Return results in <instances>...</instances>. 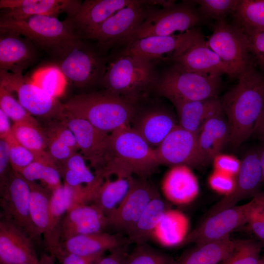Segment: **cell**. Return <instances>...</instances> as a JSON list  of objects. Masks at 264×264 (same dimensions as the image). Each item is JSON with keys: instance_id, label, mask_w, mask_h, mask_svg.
Returning <instances> with one entry per match:
<instances>
[{"instance_id": "cell-43", "label": "cell", "mask_w": 264, "mask_h": 264, "mask_svg": "<svg viewBox=\"0 0 264 264\" xmlns=\"http://www.w3.org/2000/svg\"><path fill=\"white\" fill-rule=\"evenodd\" d=\"M261 244L250 240H242L220 264H259Z\"/></svg>"}, {"instance_id": "cell-60", "label": "cell", "mask_w": 264, "mask_h": 264, "mask_svg": "<svg viewBox=\"0 0 264 264\" xmlns=\"http://www.w3.org/2000/svg\"><path fill=\"white\" fill-rule=\"evenodd\" d=\"M0 264H5V263H2V262H0Z\"/></svg>"}, {"instance_id": "cell-55", "label": "cell", "mask_w": 264, "mask_h": 264, "mask_svg": "<svg viewBox=\"0 0 264 264\" xmlns=\"http://www.w3.org/2000/svg\"><path fill=\"white\" fill-rule=\"evenodd\" d=\"M264 140V105L254 125L253 133Z\"/></svg>"}, {"instance_id": "cell-38", "label": "cell", "mask_w": 264, "mask_h": 264, "mask_svg": "<svg viewBox=\"0 0 264 264\" xmlns=\"http://www.w3.org/2000/svg\"><path fill=\"white\" fill-rule=\"evenodd\" d=\"M28 182L30 188L31 220L39 234L43 235L44 237L46 234L48 227L51 192L36 181Z\"/></svg>"}, {"instance_id": "cell-4", "label": "cell", "mask_w": 264, "mask_h": 264, "mask_svg": "<svg viewBox=\"0 0 264 264\" xmlns=\"http://www.w3.org/2000/svg\"><path fill=\"white\" fill-rule=\"evenodd\" d=\"M154 64L137 57L121 55L107 64L101 81L105 91L137 103L154 88L158 75Z\"/></svg>"}, {"instance_id": "cell-9", "label": "cell", "mask_w": 264, "mask_h": 264, "mask_svg": "<svg viewBox=\"0 0 264 264\" xmlns=\"http://www.w3.org/2000/svg\"><path fill=\"white\" fill-rule=\"evenodd\" d=\"M0 206L2 218L23 231L32 240L40 236L32 222L28 181L11 168L0 181Z\"/></svg>"}, {"instance_id": "cell-47", "label": "cell", "mask_w": 264, "mask_h": 264, "mask_svg": "<svg viewBox=\"0 0 264 264\" xmlns=\"http://www.w3.org/2000/svg\"><path fill=\"white\" fill-rule=\"evenodd\" d=\"M243 33L253 60L264 69V30Z\"/></svg>"}, {"instance_id": "cell-45", "label": "cell", "mask_w": 264, "mask_h": 264, "mask_svg": "<svg viewBox=\"0 0 264 264\" xmlns=\"http://www.w3.org/2000/svg\"><path fill=\"white\" fill-rule=\"evenodd\" d=\"M240 0H199L194 1L199 5V11L204 18L222 20L233 14Z\"/></svg>"}, {"instance_id": "cell-53", "label": "cell", "mask_w": 264, "mask_h": 264, "mask_svg": "<svg viewBox=\"0 0 264 264\" xmlns=\"http://www.w3.org/2000/svg\"><path fill=\"white\" fill-rule=\"evenodd\" d=\"M10 159L9 146L5 139L0 140V179L3 180L7 176L9 169Z\"/></svg>"}, {"instance_id": "cell-16", "label": "cell", "mask_w": 264, "mask_h": 264, "mask_svg": "<svg viewBox=\"0 0 264 264\" xmlns=\"http://www.w3.org/2000/svg\"><path fill=\"white\" fill-rule=\"evenodd\" d=\"M154 149L159 165L200 168L208 164L200 150L198 134L179 125Z\"/></svg>"}, {"instance_id": "cell-36", "label": "cell", "mask_w": 264, "mask_h": 264, "mask_svg": "<svg viewBox=\"0 0 264 264\" xmlns=\"http://www.w3.org/2000/svg\"><path fill=\"white\" fill-rule=\"evenodd\" d=\"M19 174L29 181L40 180L51 193L63 185L57 163L48 153L36 159Z\"/></svg>"}, {"instance_id": "cell-19", "label": "cell", "mask_w": 264, "mask_h": 264, "mask_svg": "<svg viewBox=\"0 0 264 264\" xmlns=\"http://www.w3.org/2000/svg\"><path fill=\"white\" fill-rule=\"evenodd\" d=\"M262 182L263 176L259 150H253L245 155L241 162L233 191L213 205L205 218L235 206L246 198L255 196L259 194L258 191Z\"/></svg>"}, {"instance_id": "cell-41", "label": "cell", "mask_w": 264, "mask_h": 264, "mask_svg": "<svg viewBox=\"0 0 264 264\" xmlns=\"http://www.w3.org/2000/svg\"><path fill=\"white\" fill-rule=\"evenodd\" d=\"M32 81L46 93L56 99L63 94L67 83L57 66L41 69L35 73Z\"/></svg>"}, {"instance_id": "cell-20", "label": "cell", "mask_w": 264, "mask_h": 264, "mask_svg": "<svg viewBox=\"0 0 264 264\" xmlns=\"http://www.w3.org/2000/svg\"><path fill=\"white\" fill-rule=\"evenodd\" d=\"M81 2L77 0H0V8L4 10L0 18L18 20L37 15L57 18L62 13L70 16Z\"/></svg>"}, {"instance_id": "cell-57", "label": "cell", "mask_w": 264, "mask_h": 264, "mask_svg": "<svg viewBox=\"0 0 264 264\" xmlns=\"http://www.w3.org/2000/svg\"><path fill=\"white\" fill-rule=\"evenodd\" d=\"M259 154L262 170L263 182L264 183V145L263 147L259 150Z\"/></svg>"}, {"instance_id": "cell-56", "label": "cell", "mask_w": 264, "mask_h": 264, "mask_svg": "<svg viewBox=\"0 0 264 264\" xmlns=\"http://www.w3.org/2000/svg\"><path fill=\"white\" fill-rule=\"evenodd\" d=\"M55 258L51 254H44L39 258V264H55Z\"/></svg>"}, {"instance_id": "cell-13", "label": "cell", "mask_w": 264, "mask_h": 264, "mask_svg": "<svg viewBox=\"0 0 264 264\" xmlns=\"http://www.w3.org/2000/svg\"><path fill=\"white\" fill-rule=\"evenodd\" d=\"M72 131L79 150L100 176L110 160V134L97 129L88 122L63 111L58 118Z\"/></svg>"}, {"instance_id": "cell-24", "label": "cell", "mask_w": 264, "mask_h": 264, "mask_svg": "<svg viewBox=\"0 0 264 264\" xmlns=\"http://www.w3.org/2000/svg\"><path fill=\"white\" fill-rule=\"evenodd\" d=\"M173 62L198 73L216 77L226 74L235 77L231 68L207 45L204 38L193 44Z\"/></svg>"}, {"instance_id": "cell-40", "label": "cell", "mask_w": 264, "mask_h": 264, "mask_svg": "<svg viewBox=\"0 0 264 264\" xmlns=\"http://www.w3.org/2000/svg\"><path fill=\"white\" fill-rule=\"evenodd\" d=\"M86 161L81 153H76L58 165L63 184L76 187L93 183L97 176L90 171Z\"/></svg>"}, {"instance_id": "cell-11", "label": "cell", "mask_w": 264, "mask_h": 264, "mask_svg": "<svg viewBox=\"0 0 264 264\" xmlns=\"http://www.w3.org/2000/svg\"><path fill=\"white\" fill-rule=\"evenodd\" d=\"M155 0H137L108 18L92 34L90 39L97 41L102 51L118 44H127L132 34L146 19L148 7Z\"/></svg>"}, {"instance_id": "cell-21", "label": "cell", "mask_w": 264, "mask_h": 264, "mask_svg": "<svg viewBox=\"0 0 264 264\" xmlns=\"http://www.w3.org/2000/svg\"><path fill=\"white\" fill-rule=\"evenodd\" d=\"M37 47L15 32L0 30V70L22 74L37 60Z\"/></svg>"}, {"instance_id": "cell-15", "label": "cell", "mask_w": 264, "mask_h": 264, "mask_svg": "<svg viewBox=\"0 0 264 264\" xmlns=\"http://www.w3.org/2000/svg\"><path fill=\"white\" fill-rule=\"evenodd\" d=\"M206 44L231 68L235 77L252 59L245 34L239 27L227 23L224 19L217 21Z\"/></svg>"}, {"instance_id": "cell-26", "label": "cell", "mask_w": 264, "mask_h": 264, "mask_svg": "<svg viewBox=\"0 0 264 264\" xmlns=\"http://www.w3.org/2000/svg\"><path fill=\"white\" fill-rule=\"evenodd\" d=\"M176 110L178 125L198 134L205 123L210 118L224 114L219 96L173 104Z\"/></svg>"}, {"instance_id": "cell-12", "label": "cell", "mask_w": 264, "mask_h": 264, "mask_svg": "<svg viewBox=\"0 0 264 264\" xmlns=\"http://www.w3.org/2000/svg\"><path fill=\"white\" fill-rule=\"evenodd\" d=\"M198 29L182 33L154 36L137 39L127 45L121 54L140 58L154 64L155 61L174 60L193 44L203 38Z\"/></svg>"}, {"instance_id": "cell-35", "label": "cell", "mask_w": 264, "mask_h": 264, "mask_svg": "<svg viewBox=\"0 0 264 264\" xmlns=\"http://www.w3.org/2000/svg\"><path fill=\"white\" fill-rule=\"evenodd\" d=\"M104 178L93 201L107 216L115 209L127 195L134 177Z\"/></svg>"}, {"instance_id": "cell-58", "label": "cell", "mask_w": 264, "mask_h": 264, "mask_svg": "<svg viewBox=\"0 0 264 264\" xmlns=\"http://www.w3.org/2000/svg\"><path fill=\"white\" fill-rule=\"evenodd\" d=\"M261 215L262 218L264 221V209L261 211Z\"/></svg>"}, {"instance_id": "cell-42", "label": "cell", "mask_w": 264, "mask_h": 264, "mask_svg": "<svg viewBox=\"0 0 264 264\" xmlns=\"http://www.w3.org/2000/svg\"><path fill=\"white\" fill-rule=\"evenodd\" d=\"M0 110L14 123H29L39 124L32 115L14 97L12 93L0 85Z\"/></svg>"}, {"instance_id": "cell-7", "label": "cell", "mask_w": 264, "mask_h": 264, "mask_svg": "<svg viewBox=\"0 0 264 264\" xmlns=\"http://www.w3.org/2000/svg\"><path fill=\"white\" fill-rule=\"evenodd\" d=\"M221 86L220 77L189 71L174 63L158 76L154 88L174 104L218 96Z\"/></svg>"}, {"instance_id": "cell-51", "label": "cell", "mask_w": 264, "mask_h": 264, "mask_svg": "<svg viewBox=\"0 0 264 264\" xmlns=\"http://www.w3.org/2000/svg\"><path fill=\"white\" fill-rule=\"evenodd\" d=\"M128 246H123L110 251V253L103 256L96 264H126L128 255Z\"/></svg>"}, {"instance_id": "cell-48", "label": "cell", "mask_w": 264, "mask_h": 264, "mask_svg": "<svg viewBox=\"0 0 264 264\" xmlns=\"http://www.w3.org/2000/svg\"><path fill=\"white\" fill-rule=\"evenodd\" d=\"M208 182L213 190L226 196L234 190L236 178L230 175L215 171L210 176Z\"/></svg>"}, {"instance_id": "cell-39", "label": "cell", "mask_w": 264, "mask_h": 264, "mask_svg": "<svg viewBox=\"0 0 264 264\" xmlns=\"http://www.w3.org/2000/svg\"><path fill=\"white\" fill-rule=\"evenodd\" d=\"M232 15L244 32L264 30V0H240Z\"/></svg>"}, {"instance_id": "cell-46", "label": "cell", "mask_w": 264, "mask_h": 264, "mask_svg": "<svg viewBox=\"0 0 264 264\" xmlns=\"http://www.w3.org/2000/svg\"><path fill=\"white\" fill-rule=\"evenodd\" d=\"M5 139L9 146L10 165L13 171L19 173L36 160L35 155L20 144L12 132Z\"/></svg>"}, {"instance_id": "cell-31", "label": "cell", "mask_w": 264, "mask_h": 264, "mask_svg": "<svg viewBox=\"0 0 264 264\" xmlns=\"http://www.w3.org/2000/svg\"><path fill=\"white\" fill-rule=\"evenodd\" d=\"M190 222L182 212L168 209L154 231L152 238L164 247L181 245L189 234Z\"/></svg>"}, {"instance_id": "cell-32", "label": "cell", "mask_w": 264, "mask_h": 264, "mask_svg": "<svg viewBox=\"0 0 264 264\" xmlns=\"http://www.w3.org/2000/svg\"><path fill=\"white\" fill-rule=\"evenodd\" d=\"M68 204L66 188L63 184L51 193L48 227L46 234L44 236L45 246L55 258L62 250L60 227L62 220L68 210Z\"/></svg>"}, {"instance_id": "cell-1", "label": "cell", "mask_w": 264, "mask_h": 264, "mask_svg": "<svg viewBox=\"0 0 264 264\" xmlns=\"http://www.w3.org/2000/svg\"><path fill=\"white\" fill-rule=\"evenodd\" d=\"M253 59L238 75V82L220 99L230 129V143L237 149L253 133L264 105V76Z\"/></svg>"}, {"instance_id": "cell-29", "label": "cell", "mask_w": 264, "mask_h": 264, "mask_svg": "<svg viewBox=\"0 0 264 264\" xmlns=\"http://www.w3.org/2000/svg\"><path fill=\"white\" fill-rule=\"evenodd\" d=\"M241 241L232 240L228 235L197 243L176 261L175 264H219L229 255Z\"/></svg>"}, {"instance_id": "cell-3", "label": "cell", "mask_w": 264, "mask_h": 264, "mask_svg": "<svg viewBox=\"0 0 264 264\" xmlns=\"http://www.w3.org/2000/svg\"><path fill=\"white\" fill-rule=\"evenodd\" d=\"M137 103L106 91L81 93L63 104V111L108 133L133 120Z\"/></svg>"}, {"instance_id": "cell-14", "label": "cell", "mask_w": 264, "mask_h": 264, "mask_svg": "<svg viewBox=\"0 0 264 264\" xmlns=\"http://www.w3.org/2000/svg\"><path fill=\"white\" fill-rule=\"evenodd\" d=\"M0 85L11 92H14L19 103L33 116L58 118L63 111V104L22 74L0 70Z\"/></svg>"}, {"instance_id": "cell-17", "label": "cell", "mask_w": 264, "mask_h": 264, "mask_svg": "<svg viewBox=\"0 0 264 264\" xmlns=\"http://www.w3.org/2000/svg\"><path fill=\"white\" fill-rule=\"evenodd\" d=\"M159 195L156 188L145 178L133 177L124 199L107 216L108 227H112L127 235L150 201Z\"/></svg>"}, {"instance_id": "cell-10", "label": "cell", "mask_w": 264, "mask_h": 264, "mask_svg": "<svg viewBox=\"0 0 264 264\" xmlns=\"http://www.w3.org/2000/svg\"><path fill=\"white\" fill-rule=\"evenodd\" d=\"M57 67L67 83L86 88L101 83L107 63L81 40L58 58Z\"/></svg>"}, {"instance_id": "cell-22", "label": "cell", "mask_w": 264, "mask_h": 264, "mask_svg": "<svg viewBox=\"0 0 264 264\" xmlns=\"http://www.w3.org/2000/svg\"><path fill=\"white\" fill-rule=\"evenodd\" d=\"M32 240L13 223L0 221V262L6 264H39Z\"/></svg>"}, {"instance_id": "cell-25", "label": "cell", "mask_w": 264, "mask_h": 264, "mask_svg": "<svg viewBox=\"0 0 264 264\" xmlns=\"http://www.w3.org/2000/svg\"><path fill=\"white\" fill-rule=\"evenodd\" d=\"M134 119L132 128L154 149L178 125L173 113L161 107L146 109Z\"/></svg>"}, {"instance_id": "cell-30", "label": "cell", "mask_w": 264, "mask_h": 264, "mask_svg": "<svg viewBox=\"0 0 264 264\" xmlns=\"http://www.w3.org/2000/svg\"><path fill=\"white\" fill-rule=\"evenodd\" d=\"M224 114L208 120L198 134L199 147L207 163L214 159L230 142V127Z\"/></svg>"}, {"instance_id": "cell-49", "label": "cell", "mask_w": 264, "mask_h": 264, "mask_svg": "<svg viewBox=\"0 0 264 264\" xmlns=\"http://www.w3.org/2000/svg\"><path fill=\"white\" fill-rule=\"evenodd\" d=\"M104 253L90 256H82L62 250L56 257L61 264H96L104 256Z\"/></svg>"}, {"instance_id": "cell-33", "label": "cell", "mask_w": 264, "mask_h": 264, "mask_svg": "<svg viewBox=\"0 0 264 264\" xmlns=\"http://www.w3.org/2000/svg\"><path fill=\"white\" fill-rule=\"evenodd\" d=\"M44 131L48 138L47 152L57 164L77 153L79 148L75 136L63 121L49 123Z\"/></svg>"}, {"instance_id": "cell-50", "label": "cell", "mask_w": 264, "mask_h": 264, "mask_svg": "<svg viewBox=\"0 0 264 264\" xmlns=\"http://www.w3.org/2000/svg\"><path fill=\"white\" fill-rule=\"evenodd\" d=\"M214 159L216 171L233 176L237 175L241 164L237 159L229 155H218Z\"/></svg>"}, {"instance_id": "cell-28", "label": "cell", "mask_w": 264, "mask_h": 264, "mask_svg": "<svg viewBox=\"0 0 264 264\" xmlns=\"http://www.w3.org/2000/svg\"><path fill=\"white\" fill-rule=\"evenodd\" d=\"M131 243L128 237L120 234L100 232L77 235L61 242L65 251L82 256L105 253Z\"/></svg>"}, {"instance_id": "cell-54", "label": "cell", "mask_w": 264, "mask_h": 264, "mask_svg": "<svg viewBox=\"0 0 264 264\" xmlns=\"http://www.w3.org/2000/svg\"><path fill=\"white\" fill-rule=\"evenodd\" d=\"M9 118L0 110V138L6 139L12 132Z\"/></svg>"}, {"instance_id": "cell-6", "label": "cell", "mask_w": 264, "mask_h": 264, "mask_svg": "<svg viewBox=\"0 0 264 264\" xmlns=\"http://www.w3.org/2000/svg\"><path fill=\"white\" fill-rule=\"evenodd\" d=\"M159 3L157 0L149 5L146 19L130 37L127 45L143 38L172 35L177 32L182 33L203 21L204 18L191 2L176 4L169 0L161 8L155 6Z\"/></svg>"}, {"instance_id": "cell-2", "label": "cell", "mask_w": 264, "mask_h": 264, "mask_svg": "<svg viewBox=\"0 0 264 264\" xmlns=\"http://www.w3.org/2000/svg\"><path fill=\"white\" fill-rule=\"evenodd\" d=\"M110 160L99 176L103 179L112 175L146 179L159 166L154 149L129 125L110 133Z\"/></svg>"}, {"instance_id": "cell-8", "label": "cell", "mask_w": 264, "mask_h": 264, "mask_svg": "<svg viewBox=\"0 0 264 264\" xmlns=\"http://www.w3.org/2000/svg\"><path fill=\"white\" fill-rule=\"evenodd\" d=\"M264 209V193L258 194L249 202L235 206L205 218L189 232L181 244L199 243L221 239L245 223L257 210Z\"/></svg>"}, {"instance_id": "cell-52", "label": "cell", "mask_w": 264, "mask_h": 264, "mask_svg": "<svg viewBox=\"0 0 264 264\" xmlns=\"http://www.w3.org/2000/svg\"><path fill=\"white\" fill-rule=\"evenodd\" d=\"M263 210L256 211L251 216L247 223L253 233L264 244V221L261 215V211Z\"/></svg>"}, {"instance_id": "cell-34", "label": "cell", "mask_w": 264, "mask_h": 264, "mask_svg": "<svg viewBox=\"0 0 264 264\" xmlns=\"http://www.w3.org/2000/svg\"><path fill=\"white\" fill-rule=\"evenodd\" d=\"M160 195L153 198L127 234L131 243H146L151 238L165 211L169 209Z\"/></svg>"}, {"instance_id": "cell-5", "label": "cell", "mask_w": 264, "mask_h": 264, "mask_svg": "<svg viewBox=\"0 0 264 264\" xmlns=\"http://www.w3.org/2000/svg\"><path fill=\"white\" fill-rule=\"evenodd\" d=\"M0 30L19 33L29 39L37 48L57 58L81 40L64 21L50 16H33L18 20L0 18Z\"/></svg>"}, {"instance_id": "cell-37", "label": "cell", "mask_w": 264, "mask_h": 264, "mask_svg": "<svg viewBox=\"0 0 264 264\" xmlns=\"http://www.w3.org/2000/svg\"><path fill=\"white\" fill-rule=\"evenodd\" d=\"M12 133L20 144L35 155L36 159L48 153V138L44 130L39 124L14 123L12 126Z\"/></svg>"}, {"instance_id": "cell-18", "label": "cell", "mask_w": 264, "mask_h": 264, "mask_svg": "<svg viewBox=\"0 0 264 264\" xmlns=\"http://www.w3.org/2000/svg\"><path fill=\"white\" fill-rule=\"evenodd\" d=\"M134 0H86L77 11L64 21L81 40L90 39L92 34L117 11Z\"/></svg>"}, {"instance_id": "cell-61", "label": "cell", "mask_w": 264, "mask_h": 264, "mask_svg": "<svg viewBox=\"0 0 264 264\" xmlns=\"http://www.w3.org/2000/svg\"><path fill=\"white\" fill-rule=\"evenodd\" d=\"M30 264V263H24V264Z\"/></svg>"}, {"instance_id": "cell-23", "label": "cell", "mask_w": 264, "mask_h": 264, "mask_svg": "<svg viewBox=\"0 0 264 264\" xmlns=\"http://www.w3.org/2000/svg\"><path fill=\"white\" fill-rule=\"evenodd\" d=\"M107 227V216L96 204L76 206L68 209L62 220L61 242L77 235L103 232Z\"/></svg>"}, {"instance_id": "cell-59", "label": "cell", "mask_w": 264, "mask_h": 264, "mask_svg": "<svg viewBox=\"0 0 264 264\" xmlns=\"http://www.w3.org/2000/svg\"><path fill=\"white\" fill-rule=\"evenodd\" d=\"M259 264H264V260H260Z\"/></svg>"}, {"instance_id": "cell-44", "label": "cell", "mask_w": 264, "mask_h": 264, "mask_svg": "<svg viewBox=\"0 0 264 264\" xmlns=\"http://www.w3.org/2000/svg\"><path fill=\"white\" fill-rule=\"evenodd\" d=\"M175 262L170 256L144 243L136 245L128 254L126 264H175Z\"/></svg>"}, {"instance_id": "cell-27", "label": "cell", "mask_w": 264, "mask_h": 264, "mask_svg": "<svg viewBox=\"0 0 264 264\" xmlns=\"http://www.w3.org/2000/svg\"><path fill=\"white\" fill-rule=\"evenodd\" d=\"M161 190L166 199L178 205L192 202L198 196L199 186L190 168L183 165L171 168L164 176Z\"/></svg>"}]
</instances>
